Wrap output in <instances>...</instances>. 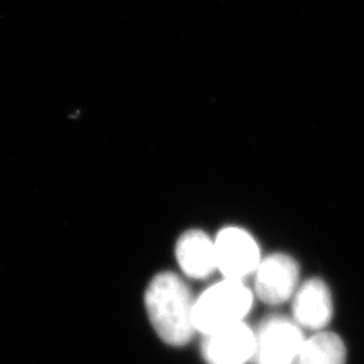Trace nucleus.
<instances>
[{
    "mask_svg": "<svg viewBox=\"0 0 364 364\" xmlns=\"http://www.w3.org/2000/svg\"><path fill=\"white\" fill-rule=\"evenodd\" d=\"M252 293L243 281L224 278L196 299V331L205 336L227 326L243 323L252 306Z\"/></svg>",
    "mask_w": 364,
    "mask_h": 364,
    "instance_id": "obj_2",
    "label": "nucleus"
},
{
    "mask_svg": "<svg viewBox=\"0 0 364 364\" xmlns=\"http://www.w3.org/2000/svg\"><path fill=\"white\" fill-rule=\"evenodd\" d=\"M213 242L216 267L224 278L243 281L257 272L262 260L259 247L247 231L237 227L224 228Z\"/></svg>",
    "mask_w": 364,
    "mask_h": 364,
    "instance_id": "obj_3",
    "label": "nucleus"
},
{
    "mask_svg": "<svg viewBox=\"0 0 364 364\" xmlns=\"http://www.w3.org/2000/svg\"><path fill=\"white\" fill-rule=\"evenodd\" d=\"M196 299L189 287L173 273L153 278L146 291V308L156 335L170 346H185L196 332Z\"/></svg>",
    "mask_w": 364,
    "mask_h": 364,
    "instance_id": "obj_1",
    "label": "nucleus"
},
{
    "mask_svg": "<svg viewBox=\"0 0 364 364\" xmlns=\"http://www.w3.org/2000/svg\"><path fill=\"white\" fill-rule=\"evenodd\" d=\"M301 328L284 317H270L255 332V364H296L304 343Z\"/></svg>",
    "mask_w": 364,
    "mask_h": 364,
    "instance_id": "obj_4",
    "label": "nucleus"
},
{
    "mask_svg": "<svg viewBox=\"0 0 364 364\" xmlns=\"http://www.w3.org/2000/svg\"><path fill=\"white\" fill-rule=\"evenodd\" d=\"M332 299L321 279H309L294 293L293 314L299 328L320 331L332 318Z\"/></svg>",
    "mask_w": 364,
    "mask_h": 364,
    "instance_id": "obj_7",
    "label": "nucleus"
},
{
    "mask_svg": "<svg viewBox=\"0 0 364 364\" xmlns=\"http://www.w3.org/2000/svg\"><path fill=\"white\" fill-rule=\"evenodd\" d=\"M255 332L245 323L205 335L203 355L208 364H246L254 359Z\"/></svg>",
    "mask_w": 364,
    "mask_h": 364,
    "instance_id": "obj_6",
    "label": "nucleus"
},
{
    "mask_svg": "<svg viewBox=\"0 0 364 364\" xmlns=\"http://www.w3.org/2000/svg\"><path fill=\"white\" fill-rule=\"evenodd\" d=\"M299 264L287 254H273L260 260L255 272V291L263 302L282 304L294 296L299 284Z\"/></svg>",
    "mask_w": 364,
    "mask_h": 364,
    "instance_id": "obj_5",
    "label": "nucleus"
},
{
    "mask_svg": "<svg viewBox=\"0 0 364 364\" xmlns=\"http://www.w3.org/2000/svg\"><path fill=\"white\" fill-rule=\"evenodd\" d=\"M176 257L182 272L191 278L203 279L218 270L215 242L198 230L182 235L176 246Z\"/></svg>",
    "mask_w": 364,
    "mask_h": 364,
    "instance_id": "obj_8",
    "label": "nucleus"
},
{
    "mask_svg": "<svg viewBox=\"0 0 364 364\" xmlns=\"http://www.w3.org/2000/svg\"><path fill=\"white\" fill-rule=\"evenodd\" d=\"M346 346L336 333L318 332L305 338L296 364H346Z\"/></svg>",
    "mask_w": 364,
    "mask_h": 364,
    "instance_id": "obj_9",
    "label": "nucleus"
}]
</instances>
